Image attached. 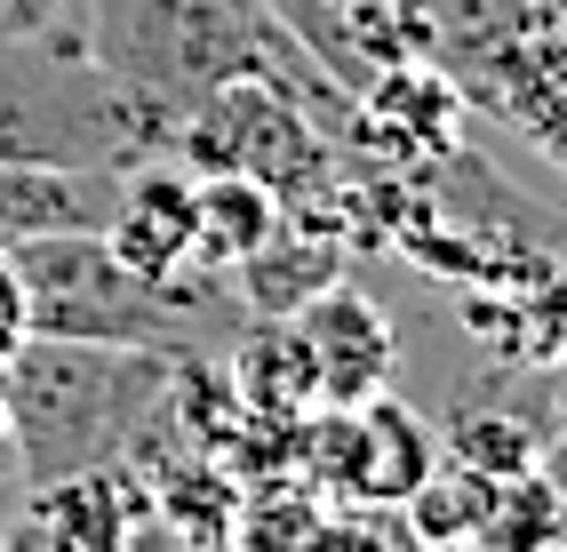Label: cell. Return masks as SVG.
<instances>
[{"mask_svg":"<svg viewBox=\"0 0 567 552\" xmlns=\"http://www.w3.org/2000/svg\"><path fill=\"white\" fill-rule=\"evenodd\" d=\"M64 24L104 72H121L128 89L176 104V113H193L224 81H272L305 113L312 104L336 121L352 113L328 64L288 32L272 0H72Z\"/></svg>","mask_w":567,"mask_h":552,"instance_id":"cell-1","label":"cell"},{"mask_svg":"<svg viewBox=\"0 0 567 552\" xmlns=\"http://www.w3.org/2000/svg\"><path fill=\"white\" fill-rule=\"evenodd\" d=\"M9 265L24 280V320L32 337H72V345H136L168 360H216L240 345V328L256 320L224 273H176L153 280L121 265L104 248V233H41L9 241Z\"/></svg>","mask_w":567,"mask_h":552,"instance_id":"cell-2","label":"cell"},{"mask_svg":"<svg viewBox=\"0 0 567 552\" xmlns=\"http://www.w3.org/2000/svg\"><path fill=\"white\" fill-rule=\"evenodd\" d=\"M184 368L200 360L32 337L0 368V432L24 464V489H49V481H72V472L121 464L128 449H144V432L168 417Z\"/></svg>","mask_w":567,"mask_h":552,"instance_id":"cell-3","label":"cell"},{"mask_svg":"<svg viewBox=\"0 0 567 552\" xmlns=\"http://www.w3.org/2000/svg\"><path fill=\"white\" fill-rule=\"evenodd\" d=\"M176 104L104 72L72 24L0 32V161L128 176L144 161H176Z\"/></svg>","mask_w":567,"mask_h":552,"instance_id":"cell-4","label":"cell"},{"mask_svg":"<svg viewBox=\"0 0 567 552\" xmlns=\"http://www.w3.org/2000/svg\"><path fill=\"white\" fill-rule=\"evenodd\" d=\"M176 161L193 176H256L272 193H296V184L320 176V129L312 113L272 81H224L208 89L176 129Z\"/></svg>","mask_w":567,"mask_h":552,"instance_id":"cell-5","label":"cell"},{"mask_svg":"<svg viewBox=\"0 0 567 552\" xmlns=\"http://www.w3.org/2000/svg\"><path fill=\"white\" fill-rule=\"evenodd\" d=\"M288 337L305 345L312 400H328V409H360V400H375L392 385V320L375 313L368 297H352L344 280H328L320 297L296 305Z\"/></svg>","mask_w":567,"mask_h":552,"instance_id":"cell-6","label":"cell"},{"mask_svg":"<svg viewBox=\"0 0 567 552\" xmlns=\"http://www.w3.org/2000/svg\"><path fill=\"white\" fill-rule=\"evenodd\" d=\"M193 168H168V161H144L121 176V201H112V225H104V248L121 265L153 273V280H176L193 273Z\"/></svg>","mask_w":567,"mask_h":552,"instance_id":"cell-7","label":"cell"},{"mask_svg":"<svg viewBox=\"0 0 567 552\" xmlns=\"http://www.w3.org/2000/svg\"><path fill=\"white\" fill-rule=\"evenodd\" d=\"M24 529L41 536V552H128L136 521H128V489L121 472L96 464V472H72V481L32 489Z\"/></svg>","mask_w":567,"mask_h":552,"instance_id":"cell-8","label":"cell"},{"mask_svg":"<svg viewBox=\"0 0 567 552\" xmlns=\"http://www.w3.org/2000/svg\"><path fill=\"white\" fill-rule=\"evenodd\" d=\"M344 440L360 457H344L352 464V489L360 497H375V504H408L415 489L432 481V432L415 425L400 400H360V409H344Z\"/></svg>","mask_w":567,"mask_h":552,"instance_id":"cell-9","label":"cell"},{"mask_svg":"<svg viewBox=\"0 0 567 552\" xmlns=\"http://www.w3.org/2000/svg\"><path fill=\"white\" fill-rule=\"evenodd\" d=\"M193 273H240L280 233V193L256 176H193Z\"/></svg>","mask_w":567,"mask_h":552,"instance_id":"cell-10","label":"cell"},{"mask_svg":"<svg viewBox=\"0 0 567 552\" xmlns=\"http://www.w3.org/2000/svg\"><path fill=\"white\" fill-rule=\"evenodd\" d=\"M24 345H32V320H24V280H17V265H9V248H0V368H9Z\"/></svg>","mask_w":567,"mask_h":552,"instance_id":"cell-11","label":"cell"},{"mask_svg":"<svg viewBox=\"0 0 567 552\" xmlns=\"http://www.w3.org/2000/svg\"><path fill=\"white\" fill-rule=\"evenodd\" d=\"M64 9L72 0H0V32H49L64 24Z\"/></svg>","mask_w":567,"mask_h":552,"instance_id":"cell-12","label":"cell"},{"mask_svg":"<svg viewBox=\"0 0 567 552\" xmlns=\"http://www.w3.org/2000/svg\"><path fill=\"white\" fill-rule=\"evenodd\" d=\"M128 552H200V544H184V536H144V529H136Z\"/></svg>","mask_w":567,"mask_h":552,"instance_id":"cell-13","label":"cell"},{"mask_svg":"<svg viewBox=\"0 0 567 552\" xmlns=\"http://www.w3.org/2000/svg\"><path fill=\"white\" fill-rule=\"evenodd\" d=\"M0 552H41V536H32V529L17 521V529H0Z\"/></svg>","mask_w":567,"mask_h":552,"instance_id":"cell-14","label":"cell"}]
</instances>
